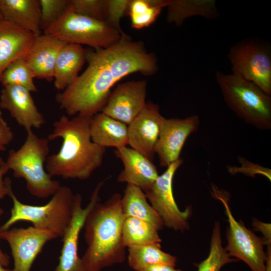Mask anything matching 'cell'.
<instances>
[{
    "label": "cell",
    "instance_id": "1",
    "mask_svg": "<svg viewBox=\"0 0 271 271\" xmlns=\"http://www.w3.org/2000/svg\"><path fill=\"white\" fill-rule=\"evenodd\" d=\"M86 59L84 71L56 96L60 108L69 116L92 117L101 111L111 88L122 78L136 72L152 75L158 69L155 55L125 33L110 46L87 52Z\"/></svg>",
    "mask_w": 271,
    "mask_h": 271
},
{
    "label": "cell",
    "instance_id": "2",
    "mask_svg": "<svg viewBox=\"0 0 271 271\" xmlns=\"http://www.w3.org/2000/svg\"><path fill=\"white\" fill-rule=\"evenodd\" d=\"M90 117L62 115L53 124L47 138L62 140L59 151L49 155L45 168L53 178L85 180L102 164L106 149L91 140Z\"/></svg>",
    "mask_w": 271,
    "mask_h": 271
},
{
    "label": "cell",
    "instance_id": "3",
    "mask_svg": "<svg viewBox=\"0 0 271 271\" xmlns=\"http://www.w3.org/2000/svg\"><path fill=\"white\" fill-rule=\"evenodd\" d=\"M121 195L112 194L103 203L97 202L84 222V238L87 248L81 257L87 271L103 269L123 262L126 248L122 242L124 220Z\"/></svg>",
    "mask_w": 271,
    "mask_h": 271
},
{
    "label": "cell",
    "instance_id": "4",
    "mask_svg": "<svg viewBox=\"0 0 271 271\" xmlns=\"http://www.w3.org/2000/svg\"><path fill=\"white\" fill-rule=\"evenodd\" d=\"M26 131L25 140L17 150L9 152L6 164L16 178L23 179L33 196L46 198L52 196L61 186L46 170L49 153V140L38 137L33 130Z\"/></svg>",
    "mask_w": 271,
    "mask_h": 271
},
{
    "label": "cell",
    "instance_id": "5",
    "mask_svg": "<svg viewBox=\"0 0 271 271\" xmlns=\"http://www.w3.org/2000/svg\"><path fill=\"white\" fill-rule=\"evenodd\" d=\"M9 196L13 202L11 215L0 226V231L10 229L17 222L25 221L31 222L36 228L62 238L71 221L76 200V194L70 187L61 185L50 200L41 206L22 203L13 190Z\"/></svg>",
    "mask_w": 271,
    "mask_h": 271
},
{
    "label": "cell",
    "instance_id": "6",
    "mask_svg": "<svg viewBox=\"0 0 271 271\" xmlns=\"http://www.w3.org/2000/svg\"><path fill=\"white\" fill-rule=\"evenodd\" d=\"M216 79L224 101L239 118L260 130L271 128L270 95L233 73L217 71Z\"/></svg>",
    "mask_w": 271,
    "mask_h": 271
},
{
    "label": "cell",
    "instance_id": "7",
    "mask_svg": "<svg viewBox=\"0 0 271 271\" xmlns=\"http://www.w3.org/2000/svg\"><path fill=\"white\" fill-rule=\"evenodd\" d=\"M43 32L66 43L86 45L96 50L115 44L124 33L105 21L78 14L68 9Z\"/></svg>",
    "mask_w": 271,
    "mask_h": 271
},
{
    "label": "cell",
    "instance_id": "8",
    "mask_svg": "<svg viewBox=\"0 0 271 271\" xmlns=\"http://www.w3.org/2000/svg\"><path fill=\"white\" fill-rule=\"evenodd\" d=\"M212 190L213 195L223 204L229 223L225 250L232 257L245 262L251 271H267L266 254L263 249L262 238L246 228L242 221L235 219L228 204V198L224 193L214 186Z\"/></svg>",
    "mask_w": 271,
    "mask_h": 271
},
{
    "label": "cell",
    "instance_id": "9",
    "mask_svg": "<svg viewBox=\"0 0 271 271\" xmlns=\"http://www.w3.org/2000/svg\"><path fill=\"white\" fill-rule=\"evenodd\" d=\"M233 74L271 94V57L269 47L255 40H243L228 53Z\"/></svg>",
    "mask_w": 271,
    "mask_h": 271
},
{
    "label": "cell",
    "instance_id": "10",
    "mask_svg": "<svg viewBox=\"0 0 271 271\" xmlns=\"http://www.w3.org/2000/svg\"><path fill=\"white\" fill-rule=\"evenodd\" d=\"M182 163L183 160L180 159L171 164L145 193L151 205L162 219L164 226L175 231L184 232L190 228L188 219L192 209L188 207L184 211L180 210L173 190L174 175Z\"/></svg>",
    "mask_w": 271,
    "mask_h": 271
},
{
    "label": "cell",
    "instance_id": "11",
    "mask_svg": "<svg viewBox=\"0 0 271 271\" xmlns=\"http://www.w3.org/2000/svg\"><path fill=\"white\" fill-rule=\"evenodd\" d=\"M57 238L54 233L33 226L0 231V239L9 244L14 260L11 271H30L45 244Z\"/></svg>",
    "mask_w": 271,
    "mask_h": 271
},
{
    "label": "cell",
    "instance_id": "12",
    "mask_svg": "<svg viewBox=\"0 0 271 271\" xmlns=\"http://www.w3.org/2000/svg\"><path fill=\"white\" fill-rule=\"evenodd\" d=\"M104 182L98 183L94 189L88 205L82 207V197L76 193V200L71 221L62 237V247L59 263L55 271H87L78 255V239L85 218L89 211L100 200L99 194Z\"/></svg>",
    "mask_w": 271,
    "mask_h": 271
},
{
    "label": "cell",
    "instance_id": "13",
    "mask_svg": "<svg viewBox=\"0 0 271 271\" xmlns=\"http://www.w3.org/2000/svg\"><path fill=\"white\" fill-rule=\"evenodd\" d=\"M199 124V118L196 115L184 118H165L155 147V154L162 167L167 168L180 159L186 140L197 131Z\"/></svg>",
    "mask_w": 271,
    "mask_h": 271
},
{
    "label": "cell",
    "instance_id": "14",
    "mask_svg": "<svg viewBox=\"0 0 271 271\" xmlns=\"http://www.w3.org/2000/svg\"><path fill=\"white\" fill-rule=\"evenodd\" d=\"M165 119L157 104L147 102L141 112L127 125L128 145L153 161Z\"/></svg>",
    "mask_w": 271,
    "mask_h": 271
},
{
    "label": "cell",
    "instance_id": "15",
    "mask_svg": "<svg viewBox=\"0 0 271 271\" xmlns=\"http://www.w3.org/2000/svg\"><path fill=\"white\" fill-rule=\"evenodd\" d=\"M147 82L127 81L112 91L101 112L126 125L141 112L146 101Z\"/></svg>",
    "mask_w": 271,
    "mask_h": 271
},
{
    "label": "cell",
    "instance_id": "16",
    "mask_svg": "<svg viewBox=\"0 0 271 271\" xmlns=\"http://www.w3.org/2000/svg\"><path fill=\"white\" fill-rule=\"evenodd\" d=\"M0 108L7 110L25 130L38 129L45 118L38 109L31 92L19 86L3 87L0 95Z\"/></svg>",
    "mask_w": 271,
    "mask_h": 271
},
{
    "label": "cell",
    "instance_id": "17",
    "mask_svg": "<svg viewBox=\"0 0 271 271\" xmlns=\"http://www.w3.org/2000/svg\"><path fill=\"white\" fill-rule=\"evenodd\" d=\"M114 153L123 165L117 181L137 186L144 192L147 191L159 175L153 161L127 146L116 149Z\"/></svg>",
    "mask_w": 271,
    "mask_h": 271
},
{
    "label": "cell",
    "instance_id": "18",
    "mask_svg": "<svg viewBox=\"0 0 271 271\" xmlns=\"http://www.w3.org/2000/svg\"><path fill=\"white\" fill-rule=\"evenodd\" d=\"M66 44L44 33L35 37L29 50L24 56L35 78L52 81L58 53Z\"/></svg>",
    "mask_w": 271,
    "mask_h": 271
},
{
    "label": "cell",
    "instance_id": "19",
    "mask_svg": "<svg viewBox=\"0 0 271 271\" xmlns=\"http://www.w3.org/2000/svg\"><path fill=\"white\" fill-rule=\"evenodd\" d=\"M36 37L10 22L0 20V78L12 62L27 53Z\"/></svg>",
    "mask_w": 271,
    "mask_h": 271
},
{
    "label": "cell",
    "instance_id": "20",
    "mask_svg": "<svg viewBox=\"0 0 271 271\" xmlns=\"http://www.w3.org/2000/svg\"><path fill=\"white\" fill-rule=\"evenodd\" d=\"M0 12L3 19L36 36L42 34L39 0H0Z\"/></svg>",
    "mask_w": 271,
    "mask_h": 271
},
{
    "label": "cell",
    "instance_id": "21",
    "mask_svg": "<svg viewBox=\"0 0 271 271\" xmlns=\"http://www.w3.org/2000/svg\"><path fill=\"white\" fill-rule=\"evenodd\" d=\"M89 130L92 141L105 149L128 145L127 125L101 112L91 117Z\"/></svg>",
    "mask_w": 271,
    "mask_h": 271
},
{
    "label": "cell",
    "instance_id": "22",
    "mask_svg": "<svg viewBox=\"0 0 271 271\" xmlns=\"http://www.w3.org/2000/svg\"><path fill=\"white\" fill-rule=\"evenodd\" d=\"M87 52L80 45L66 44L60 50L56 61L55 87L63 91L78 77L86 59Z\"/></svg>",
    "mask_w": 271,
    "mask_h": 271
},
{
    "label": "cell",
    "instance_id": "23",
    "mask_svg": "<svg viewBox=\"0 0 271 271\" xmlns=\"http://www.w3.org/2000/svg\"><path fill=\"white\" fill-rule=\"evenodd\" d=\"M145 193L139 187L127 184L121 196V209L125 217H131L148 222L158 230L164 227L163 221L148 202Z\"/></svg>",
    "mask_w": 271,
    "mask_h": 271
},
{
    "label": "cell",
    "instance_id": "24",
    "mask_svg": "<svg viewBox=\"0 0 271 271\" xmlns=\"http://www.w3.org/2000/svg\"><path fill=\"white\" fill-rule=\"evenodd\" d=\"M127 251L128 264L134 271L157 264L176 266L177 258L163 251L159 243L127 248Z\"/></svg>",
    "mask_w": 271,
    "mask_h": 271
},
{
    "label": "cell",
    "instance_id": "25",
    "mask_svg": "<svg viewBox=\"0 0 271 271\" xmlns=\"http://www.w3.org/2000/svg\"><path fill=\"white\" fill-rule=\"evenodd\" d=\"M158 230L150 223L131 217L125 218L122 230V242L127 248L153 243H161Z\"/></svg>",
    "mask_w": 271,
    "mask_h": 271
},
{
    "label": "cell",
    "instance_id": "26",
    "mask_svg": "<svg viewBox=\"0 0 271 271\" xmlns=\"http://www.w3.org/2000/svg\"><path fill=\"white\" fill-rule=\"evenodd\" d=\"M214 4L212 1L170 0L167 19L169 23L180 25L186 19L193 15L213 17L216 14Z\"/></svg>",
    "mask_w": 271,
    "mask_h": 271
},
{
    "label": "cell",
    "instance_id": "27",
    "mask_svg": "<svg viewBox=\"0 0 271 271\" xmlns=\"http://www.w3.org/2000/svg\"><path fill=\"white\" fill-rule=\"evenodd\" d=\"M170 0H130L127 12L131 27L141 29L154 23Z\"/></svg>",
    "mask_w": 271,
    "mask_h": 271
},
{
    "label": "cell",
    "instance_id": "28",
    "mask_svg": "<svg viewBox=\"0 0 271 271\" xmlns=\"http://www.w3.org/2000/svg\"><path fill=\"white\" fill-rule=\"evenodd\" d=\"M238 260L232 257L222 245L221 224L215 221L213 228L209 254L197 265V271H220L225 265Z\"/></svg>",
    "mask_w": 271,
    "mask_h": 271
},
{
    "label": "cell",
    "instance_id": "29",
    "mask_svg": "<svg viewBox=\"0 0 271 271\" xmlns=\"http://www.w3.org/2000/svg\"><path fill=\"white\" fill-rule=\"evenodd\" d=\"M34 78L33 72L24 56L15 59L8 66L1 76L0 82L3 87L19 86L32 92L37 91Z\"/></svg>",
    "mask_w": 271,
    "mask_h": 271
},
{
    "label": "cell",
    "instance_id": "30",
    "mask_svg": "<svg viewBox=\"0 0 271 271\" xmlns=\"http://www.w3.org/2000/svg\"><path fill=\"white\" fill-rule=\"evenodd\" d=\"M39 1L41 29L44 32L60 19L68 10L70 0Z\"/></svg>",
    "mask_w": 271,
    "mask_h": 271
},
{
    "label": "cell",
    "instance_id": "31",
    "mask_svg": "<svg viewBox=\"0 0 271 271\" xmlns=\"http://www.w3.org/2000/svg\"><path fill=\"white\" fill-rule=\"evenodd\" d=\"M106 0H70L68 9L92 19L105 21Z\"/></svg>",
    "mask_w": 271,
    "mask_h": 271
},
{
    "label": "cell",
    "instance_id": "32",
    "mask_svg": "<svg viewBox=\"0 0 271 271\" xmlns=\"http://www.w3.org/2000/svg\"><path fill=\"white\" fill-rule=\"evenodd\" d=\"M130 0H106L105 21L120 33L121 19L127 12Z\"/></svg>",
    "mask_w": 271,
    "mask_h": 271
},
{
    "label": "cell",
    "instance_id": "33",
    "mask_svg": "<svg viewBox=\"0 0 271 271\" xmlns=\"http://www.w3.org/2000/svg\"><path fill=\"white\" fill-rule=\"evenodd\" d=\"M238 159L241 163L242 166L240 167H230L229 172L230 173L233 174L236 173H242L251 177H254L255 174H262L270 181V169L254 164L241 157Z\"/></svg>",
    "mask_w": 271,
    "mask_h": 271
},
{
    "label": "cell",
    "instance_id": "34",
    "mask_svg": "<svg viewBox=\"0 0 271 271\" xmlns=\"http://www.w3.org/2000/svg\"><path fill=\"white\" fill-rule=\"evenodd\" d=\"M14 133L0 111V151L4 152L13 140Z\"/></svg>",
    "mask_w": 271,
    "mask_h": 271
},
{
    "label": "cell",
    "instance_id": "35",
    "mask_svg": "<svg viewBox=\"0 0 271 271\" xmlns=\"http://www.w3.org/2000/svg\"><path fill=\"white\" fill-rule=\"evenodd\" d=\"M252 226L255 231L262 233L264 245H271L270 223H264L254 218L252 221Z\"/></svg>",
    "mask_w": 271,
    "mask_h": 271
},
{
    "label": "cell",
    "instance_id": "36",
    "mask_svg": "<svg viewBox=\"0 0 271 271\" xmlns=\"http://www.w3.org/2000/svg\"><path fill=\"white\" fill-rule=\"evenodd\" d=\"M9 171V169L5 161L4 164L0 167V201L6 196H9L12 191L11 180L4 179V176Z\"/></svg>",
    "mask_w": 271,
    "mask_h": 271
},
{
    "label": "cell",
    "instance_id": "37",
    "mask_svg": "<svg viewBox=\"0 0 271 271\" xmlns=\"http://www.w3.org/2000/svg\"><path fill=\"white\" fill-rule=\"evenodd\" d=\"M137 271H183L176 269L175 267L165 264H157L151 265Z\"/></svg>",
    "mask_w": 271,
    "mask_h": 271
},
{
    "label": "cell",
    "instance_id": "38",
    "mask_svg": "<svg viewBox=\"0 0 271 271\" xmlns=\"http://www.w3.org/2000/svg\"><path fill=\"white\" fill-rule=\"evenodd\" d=\"M4 210L0 208V218L4 213ZM10 263V257L0 248V264L4 267L8 266Z\"/></svg>",
    "mask_w": 271,
    "mask_h": 271
},
{
    "label": "cell",
    "instance_id": "39",
    "mask_svg": "<svg viewBox=\"0 0 271 271\" xmlns=\"http://www.w3.org/2000/svg\"><path fill=\"white\" fill-rule=\"evenodd\" d=\"M266 250V268L267 271H271V245L267 246Z\"/></svg>",
    "mask_w": 271,
    "mask_h": 271
},
{
    "label": "cell",
    "instance_id": "40",
    "mask_svg": "<svg viewBox=\"0 0 271 271\" xmlns=\"http://www.w3.org/2000/svg\"><path fill=\"white\" fill-rule=\"evenodd\" d=\"M0 271H11V269H7L5 267L0 264Z\"/></svg>",
    "mask_w": 271,
    "mask_h": 271
},
{
    "label": "cell",
    "instance_id": "41",
    "mask_svg": "<svg viewBox=\"0 0 271 271\" xmlns=\"http://www.w3.org/2000/svg\"><path fill=\"white\" fill-rule=\"evenodd\" d=\"M5 163V161L0 157V167H1Z\"/></svg>",
    "mask_w": 271,
    "mask_h": 271
},
{
    "label": "cell",
    "instance_id": "42",
    "mask_svg": "<svg viewBox=\"0 0 271 271\" xmlns=\"http://www.w3.org/2000/svg\"><path fill=\"white\" fill-rule=\"evenodd\" d=\"M2 19H3V17H2V15L1 13L0 12V20Z\"/></svg>",
    "mask_w": 271,
    "mask_h": 271
}]
</instances>
